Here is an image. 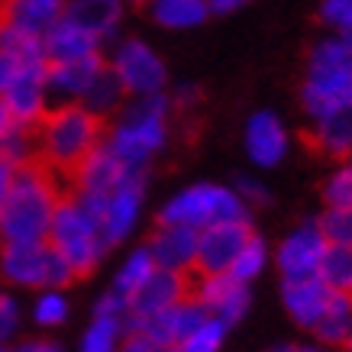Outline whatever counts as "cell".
Returning <instances> with one entry per match:
<instances>
[{
  "mask_svg": "<svg viewBox=\"0 0 352 352\" xmlns=\"http://www.w3.org/2000/svg\"><path fill=\"white\" fill-rule=\"evenodd\" d=\"M0 278L7 288L39 291V288H68L78 281L58 252L45 239L32 243H0Z\"/></svg>",
  "mask_w": 352,
  "mask_h": 352,
  "instance_id": "obj_7",
  "label": "cell"
},
{
  "mask_svg": "<svg viewBox=\"0 0 352 352\" xmlns=\"http://www.w3.org/2000/svg\"><path fill=\"white\" fill-rule=\"evenodd\" d=\"M0 352H68V349H65L62 342L39 336V340H13L7 346H0Z\"/></svg>",
  "mask_w": 352,
  "mask_h": 352,
  "instance_id": "obj_41",
  "label": "cell"
},
{
  "mask_svg": "<svg viewBox=\"0 0 352 352\" xmlns=\"http://www.w3.org/2000/svg\"><path fill=\"white\" fill-rule=\"evenodd\" d=\"M91 314H97V317H117V320L129 323V298L117 288L100 291L94 300V307H91Z\"/></svg>",
  "mask_w": 352,
  "mask_h": 352,
  "instance_id": "obj_40",
  "label": "cell"
},
{
  "mask_svg": "<svg viewBox=\"0 0 352 352\" xmlns=\"http://www.w3.org/2000/svg\"><path fill=\"white\" fill-rule=\"evenodd\" d=\"M23 317H26V310H23L20 298L10 288H0V346H7L20 336Z\"/></svg>",
  "mask_w": 352,
  "mask_h": 352,
  "instance_id": "obj_36",
  "label": "cell"
},
{
  "mask_svg": "<svg viewBox=\"0 0 352 352\" xmlns=\"http://www.w3.org/2000/svg\"><path fill=\"white\" fill-rule=\"evenodd\" d=\"M45 243L68 262V268L75 272V278H85V275H91V272H97L100 262L107 258V252L113 249L110 239L104 236V230H100V220H97L72 191L62 194L58 204H55V214H52V223H49V233H45Z\"/></svg>",
  "mask_w": 352,
  "mask_h": 352,
  "instance_id": "obj_5",
  "label": "cell"
},
{
  "mask_svg": "<svg viewBox=\"0 0 352 352\" xmlns=\"http://www.w3.org/2000/svg\"><path fill=\"white\" fill-rule=\"evenodd\" d=\"M62 197L58 175L39 162L13 171L7 197L0 204V243H32L45 239L55 204Z\"/></svg>",
  "mask_w": 352,
  "mask_h": 352,
  "instance_id": "obj_3",
  "label": "cell"
},
{
  "mask_svg": "<svg viewBox=\"0 0 352 352\" xmlns=\"http://www.w3.org/2000/svg\"><path fill=\"white\" fill-rule=\"evenodd\" d=\"M191 294V278L178 275V272H165V268H155L149 275L146 285H139L133 294H129V323L146 320L152 314L178 304L182 298Z\"/></svg>",
  "mask_w": 352,
  "mask_h": 352,
  "instance_id": "obj_17",
  "label": "cell"
},
{
  "mask_svg": "<svg viewBox=\"0 0 352 352\" xmlns=\"http://www.w3.org/2000/svg\"><path fill=\"white\" fill-rule=\"evenodd\" d=\"M233 191L239 194V201H243L249 210H258V207H268V204H272V191L265 188V182H258L252 175H239L233 182Z\"/></svg>",
  "mask_w": 352,
  "mask_h": 352,
  "instance_id": "obj_39",
  "label": "cell"
},
{
  "mask_svg": "<svg viewBox=\"0 0 352 352\" xmlns=\"http://www.w3.org/2000/svg\"><path fill=\"white\" fill-rule=\"evenodd\" d=\"M191 294L201 300L210 317L223 320L230 330H233L236 323H243L249 307H252V285L236 281L230 272H210V275L194 272Z\"/></svg>",
  "mask_w": 352,
  "mask_h": 352,
  "instance_id": "obj_10",
  "label": "cell"
},
{
  "mask_svg": "<svg viewBox=\"0 0 352 352\" xmlns=\"http://www.w3.org/2000/svg\"><path fill=\"white\" fill-rule=\"evenodd\" d=\"M142 214H146V171H129L123 182H117L107 191V201L97 220L110 245H123L139 230Z\"/></svg>",
  "mask_w": 352,
  "mask_h": 352,
  "instance_id": "obj_9",
  "label": "cell"
},
{
  "mask_svg": "<svg viewBox=\"0 0 352 352\" xmlns=\"http://www.w3.org/2000/svg\"><path fill=\"white\" fill-rule=\"evenodd\" d=\"M155 268H159V265H155V258H152L149 245H136V249H129L126 256H123V262L117 265L110 288L123 291V294L129 298L139 285H146V281H149V275L155 272Z\"/></svg>",
  "mask_w": 352,
  "mask_h": 352,
  "instance_id": "obj_30",
  "label": "cell"
},
{
  "mask_svg": "<svg viewBox=\"0 0 352 352\" xmlns=\"http://www.w3.org/2000/svg\"><path fill=\"white\" fill-rule=\"evenodd\" d=\"M13 171H16V165H10V162L0 155V204L7 197V188H10V182H13Z\"/></svg>",
  "mask_w": 352,
  "mask_h": 352,
  "instance_id": "obj_45",
  "label": "cell"
},
{
  "mask_svg": "<svg viewBox=\"0 0 352 352\" xmlns=\"http://www.w3.org/2000/svg\"><path fill=\"white\" fill-rule=\"evenodd\" d=\"M36 162L55 175H72L78 162L104 142V120L78 100H55L32 126Z\"/></svg>",
  "mask_w": 352,
  "mask_h": 352,
  "instance_id": "obj_2",
  "label": "cell"
},
{
  "mask_svg": "<svg viewBox=\"0 0 352 352\" xmlns=\"http://www.w3.org/2000/svg\"><path fill=\"white\" fill-rule=\"evenodd\" d=\"M265 352H285V349H265Z\"/></svg>",
  "mask_w": 352,
  "mask_h": 352,
  "instance_id": "obj_50",
  "label": "cell"
},
{
  "mask_svg": "<svg viewBox=\"0 0 352 352\" xmlns=\"http://www.w3.org/2000/svg\"><path fill=\"white\" fill-rule=\"evenodd\" d=\"M78 104H85L94 117L100 120H110L113 113H117L123 104H126V91H123V85L117 81V75L110 72L107 65L97 72V78L91 81V87L85 91V97L78 100Z\"/></svg>",
  "mask_w": 352,
  "mask_h": 352,
  "instance_id": "obj_27",
  "label": "cell"
},
{
  "mask_svg": "<svg viewBox=\"0 0 352 352\" xmlns=\"http://www.w3.org/2000/svg\"><path fill=\"white\" fill-rule=\"evenodd\" d=\"M120 352H162V346L152 340L149 333L129 327L126 336H123V342H120Z\"/></svg>",
  "mask_w": 352,
  "mask_h": 352,
  "instance_id": "obj_42",
  "label": "cell"
},
{
  "mask_svg": "<svg viewBox=\"0 0 352 352\" xmlns=\"http://www.w3.org/2000/svg\"><path fill=\"white\" fill-rule=\"evenodd\" d=\"M310 142H314V149L330 155V159H349L352 155V107L314 120L310 123Z\"/></svg>",
  "mask_w": 352,
  "mask_h": 352,
  "instance_id": "obj_23",
  "label": "cell"
},
{
  "mask_svg": "<svg viewBox=\"0 0 352 352\" xmlns=\"http://www.w3.org/2000/svg\"><path fill=\"white\" fill-rule=\"evenodd\" d=\"M146 7H149L152 23L171 32L197 30L210 16L207 0H146Z\"/></svg>",
  "mask_w": 352,
  "mask_h": 352,
  "instance_id": "obj_24",
  "label": "cell"
},
{
  "mask_svg": "<svg viewBox=\"0 0 352 352\" xmlns=\"http://www.w3.org/2000/svg\"><path fill=\"white\" fill-rule=\"evenodd\" d=\"M236 217H252V210L239 201L233 184L194 182L182 191H175L162 204L159 214H155V223H178L191 226V230H204V226L220 223V220H236Z\"/></svg>",
  "mask_w": 352,
  "mask_h": 352,
  "instance_id": "obj_6",
  "label": "cell"
},
{
  "mask_svg": "<svg viewBox=\"0 0 352 352\" xmlns=\"http://www.w3.org/2000/svg\"><path fill=\"white\" fill-rule=\"evenodd\" d=\"M149 252L155 258V265L165 272H178V275L191 278L197 272V230L178 223H155Z\"/></svg>",
  "mask_w": 352,
  "mask_h": 352,
  "instance_id": "obj_14",
  "label": "cell"
},
{
  "mask_svg": "<svg viewBox=\"0 0 352 352\" xmlns=\"http://www.w3.org/2000/svg\"><path fill=\"white\" fill-rule=\"evenodd\" d=\"M133 3V7H146V0H126V7Z\"/></svg>",
  "mask_w": 352,
  "mask_h": 352,
  "instance_id": "obj_48",
  "label": "cell"
},
{
  "mask_svg": "<svg viewBox=\"0 0 352 352\" xmlns=\"http://www.w3.org/2000/svg\"><path fill=\"white\" fill-rule=\"evenodd\" d=\"M13 126H16V123H13V117L7 113V107H3V100H0V139L7 136V133H10Z\"/></svg>",
  "mask_w": 352,
  "mask_h": 352,
  "instance_id": "obj_47",
  "label": "cell"
},
{
  "mask_svg": "<svg viewBox=\"0 0 352 352\" xmlns=\"http://www.w3.org/2000/svg\"><path fill=\"white\" fill-rule=\"evenodd\" d=\"M333 291L323 285L320 275L307 278H281V307L288 310V320L300 330H314L323 310L330 304Z\"/></svg>",
  "mask_w": 352,
  "mask_h": 352,
  "instance_id": "obj_15",
  "label": "cell"
},
{
  "mask_svg": "<svg viewBox=\"0 0 352 352\" xmlns=\"http://www.w3.org/2000/svg\"><path fill=\"white\" fill-rule=\"evenodd\" d=\"M168 100H171V110H184V107H194V104L201 100V94H197V87L194 85H182V87L171 91Z\"/></svg>",
  "mask_w": 352,
  "mask_h": 352,
  "instance_id": "obj_43",
  "label": "cell"
},
{
  "mask_svg": "<svg viewBox=\"0 0 352 352\" xmlns=\"http://www.w3.org/2000/svg\"><path fill=\"white\" fill-rule=\"evenodd\" d=\"M171 100L168 91L146 97H126V104L110 117L104 146L129 171H149V165L168 149L171 139Z\"/></svg>",
  "mask_w": 352,
  "mask_h": 352,
  "instance_id": "obj_1",
  "label": "cell"
},
{
  "mask_svg": "<svg viewBox=\"0 0 352 352\" xmlns=\"http://www.w3.org/2000/svg\"><path fill=\"white\" fill-rule=\"evenodd\" d=\"M226 336H230V327H226L223 320H217V317L207 314V317L184 336V342L178 346V349L182 352H223Z\"/></svg>",
  "mask_w": 352,
  "mask_h": 352,
  "instance_id": "obj_32",
  "label": "cell"
},
{
  "mask_svg": "<svg viewBox=\"0 0 352 352\" xmlns=\"http://www.w3.org/2000/svg\"><path fill=\"white\" fill-rule=\"evenodd\" d=\"M104 65H107L104 52L87 55V58H72V62H49V68H45L49 97L52 100H81Z\"/></svg>",
  "mask_w": 352,
  "mask_h": 352,
  "instance_id": "obj_20",
  "label": "cell"
},
{
  "mask_svg": "<svg viewBox=\"0 0 352 352\" xmlns=\"http://www.w3.org/2000/svg\"><path fill=\"white\" fill-rule=\"evenodd\" d=\"M346 39H349V43H352V32H349V36H346Z\"/></svg>",
  "mask_w": 352,
  "mask_h": 352,
  "instance_id": "obj_52",
  "label": "cell"
},
{
  "mask_svg": "<svg viewBox=\"0 0 352 352\" xmlns=\"http://www.w3.org/2000/svg\"><path fill=\"white\" fill-rule=\"evenodd\" d=\"M123 13H126V0H68L65 7V16L91 30L104 45L117 39Z\"/></svg>",
  "mask_w": 352,
  "mask_h": 352,
  "instance_id": "obj_21",
  "label": "cell"
},
{
  "mask_svg": "<svg viewBox=\"0 0 352 352\" xmlns=\"http://www.w3.org/2000/svg\"><path fill=\"white\" fill-rule=\"evenodd\" d=\"M327 236L320 233L317 220L298 223L294 230L278 239V245H272V265L281 278H307L317 275V268L323 262L327 252Z\"/></svg>",
  "mask_w": 352,
  "mask_h": 352,
  "instance_id": "obj_12",
  "label": "cell"
},
{
  "mask_svg": "<svg viewBox=\"0 0 352 352\" xmlns=\"http://www.w3.org/2000/svg\"><path fill=\"white\" fill-rule=\"evenodd\" d=\"M352 107V43L346 36H323L310 45L304 81H300V110L307 120L330 117Z\"/></svg>",
  "mask_w": 352,
  "mask_h": 352,
  "instance_id": "obj_4",
  "label": "cell"
},
{
  "mask_svg": "<svg viewBox=\"0 0 352 352\" xmlns=\"http://www.w3.org/2000/svg\"><path fill=\"white\" fill-rule=\"evenodd\" d=\"M72 298L65 288H39L32 291L30 300V320L36 330L43 333H55L62 330L65 323L72 320Z\"/></svg>",
  "mask_w": 352,
  "mask_h": 352,
  "instance_id": "obj_26",
  "label": "cell"
},
{
  "mask_svg": "<svg viewBox=\"0 0 352 352\" xmlns=\"http://www.w3.org/2000/svg\"><path fill=\"white\" fill-rule=\"evenodd\" d=\"M65 7L68 0H0V16L43 36L55 20L65 16Z\"/></svg>",
  "mask_w": 352,
  "mask_h": 352,
  "instance_id": "obj_22",
  "label": "cell"
},
{
  "mask_svg": "<svg viewBox=\"0 0 352 352\" xmlns=\"http://www.w3.org/2000/svg\"><path fill=\"white\" fill-rule=\"evenodd\" d=\"M285 352H333L330 346H323V342H294V346H288Z\"/></svg>",
  "mask_w": 352,
  "mask_h": 352,
  "instance_id": "obj_46",
  "label": "cell"
},
{
  "mask_svg": "<svg viewBox=\"0 0 352 352\" xmlns=\"http://www.w3.org/2000/svg\"><path fill=\"white\" fill-rule=\"evenodd\" d=\"M207 317V310H204V304L194 294H188V298H182L178 304H171V307L159 310V314H152V317H146V320H136L129 323V327H136V330L149 333L152 340L159 342L162 349H168V346H182L184 336L197 327V323Z\"/></svg>",
  "mask_w": 352,
  "mask_h": 352,
  "instance_id": "obj_16",
  "label": "cell"
},
{
  "mask_svg": "<svg viewBox=\"0 0 352 352\" xmlns=\"http://www.w3.org/2000/svg\"><path fill=\"white\" fill-rule=\"evenodd\" d=\"M0 155L10 162V165H30L36 162V139H32L30 126H13L7 136L0 139Z\"/></svg>",
  "mask_w": 352,
  "mask_h": 352,
  "instance_id": "obj_34",
  "label": "cell"
},
{
  "mask_svg": "<svg viewBox=\"0 0 352 352\" xmlns=\"http://www.w3.org/2000/svg\"><path fill=\"white\" fill-rule=\"evenodd\" d=\"M317 16L330 32L336 36H349L352 32V0H320Z\"/></svg>",
  "mask_w": 352,
  "mask_h": 352,
  "instance_id": "obj_37",
  "label": "cell"
},
{
  "mask_svg": "<svg viewBox=\"0 0 352 352\" xmlns=\"http://www.w3.org/2000/svg\"><path fill=\"white\" fill-rule=\"evenodd\" d=\"M45 65L49 62H30V58H20V55L0 49V94H3V91H7L20 75H26V72H39V68H45Z\"/></svg>",
  "mask_w": 352,
  "mask_h": 352,
  "instance_id": "obj_38",
  "label": "cell"
},
{
  "mask_svg": "<svg viewBox=\"0 0 352 352\" xmlns=\"http://www.w3.org/2000/svg\"><path fill=\"white\" fill-rule=\"evenodd\" d=\"M317 226H320V233L327 236L330 245H352V204L327 207L317 217Z\"/></svg>",
  "mask_w": 352,
  "mask_h": 352,
  "instance_id": "obj_33",
  "label": "cell"
},
{
  "mask_svg": "<svg viewBox=\"0 0 352 352\" xmlns=\"http://www.w3.org/2000/svg\"><path fill=\"white\" fill-rule=\"evenodd\" d=\"M126 330H129L126 320L91 314L87 327L81 330V336H78L75 352H120V342H123Z\"/></svg>",
  "mask_w": 352,
  "mask_h": 352,
  "instance_id": "obj_29",
  "label": "cell"
},
{
  "mask_svg": "<svg viewBox=\"0 0 352 352\" xmlns=\"http://www.w3.org/2000/svg\"><path fill=\"white\" fill-rule=\"evenodd\" d=\"M249 3V0H207V10L210 16H230V13H239Z\"/></svg>",
  "mask_w": 352,
  "mask_h": 352,
  "instance_id": "obj_44",
  "label": "cell"
},
{
  "mask_svg": "<svg viewBox=\"0 0 352 352\" xmlns=\"http://www.w3.org/2000/svg\"><path fill=\"white\" fill-rule=\"evenodd\" d=\"M317 275L336 294H352V245H327Z\"/></svg>",
  "mask_w": 352,
  "mask_h": 352,
  "instance_id": "obj_31",
  "label": "cell"
},
{
  "mask_svg": "<svg viewBox=\"0 0 352 352\" xmlns=\"http://www.w3.org/2000/svg\"><path fill=\"white\" fill-rule=\"evenodd\" d=\"M268 268H272V245H268L265 236L252 230V236H249L243 243V249L236 252L233 265H230V275H233L236 281H243V285H256Z\"/></svg>",
  "mask_w": 352,
  "mask_h": 352,
  "instance_id": "obj_28",
  "label": "cell"
},
{
  "mask_svg": "<svg viewBox=\"0 0 352 352\" xmlns=\"http://www.w3.org/2000/svg\"><path fill=\"white\" fill-rule=\"evenodd\" d=\"M252 217H236V220H220L197 230V272H230L236 252L252 236Z\"/></svg>",
  "mask_w": 352,
  "mask_h": 352,
  "instance_id": "obj_13",
  "label": "cell"
},
{
  "mask_svg": "<svg viewBox=\"0 0 352 352\" xmlns=\"http://www.w3.org/2000/svg\"><path fill=\"white\" fill-rule=\"evenodd\" d=\"M104 62L117 75L126 97H146L168 91V65H165V58L159 55L155 45H149L139 36L117 39Z\"/></svg>",
  "mask_w": 352,
  "mask_h": 352,
  "instance_id": "obj_8",
  "label": "cell"
},
{
  "mask_svg": "<svg viewBox=\"0 0 352 352\" xmlns=\"http://www.w3.org/2000/svg\"><path fill=\"white\" fill-rule=\"evenodd\" d=\"M346 349H349V352H352V340H349V346H346Z\"/></svg>",
  "mask_w": 352,
  "mask_h": 352,
  "instance_id": "obj_51",
  "label": "cell"
},
{
  "mask_svg": "<svg viewBox=\"0 0 352 352\" xmlns=\"http://www.w3.org/2000/svg\"><path fill=\"white\" fill-rule=\"evenodd\" d=\"M323 204L327 207L352 204V155L340 159V165L327 175V182H323Z\"/></svg>",
  "mask_w": 352,
  "mask_h": 352,
  "instance_id": "obj_35",
  "label": "cell"
},
{
  "mask_svg": "<svg viewBox=\"0 0 352 352\" xmlns=\"http://www.w3.org/2000/svg\"><path fill=\"white\" fill-rule=\"evenodd\" d=\"M310 336L330 349H346L352 340V294H336L333 291L330 304L323 310V317L317 320V327L310 330Z\"/></svg>",
  "mask_w": 352,
  "mask_h": 352,
  "instance_id": "obj_25",
  "label": "cell"
},
{
  "mask_svg": "<svg viewBox=\"0 0 352 352\" xmlns=\"http://www.w3.org/2000/svg\"><path fill=\"white\" fill-rule=\"evenodd\" d=\"M243 149L245 159L258 171H272L285 165L291 155V129L275 110H256L243 123Z\"/></svg>",
  "mask_w": 352,
  "mask_h": 352,
  "instance_id": "obj_11",
  "label": "cell"
},
{
  "mask_svg": "<svg viewBox=\"0 0 352 352\" xmlns=\"http://www.w3.org/2000/svg\"><path fill=\"white\" fill-rule=\"evenodd\" d=\"M43 52L45 62H72V58L100 55L104 43L91 30H85L81 23L72 20V16H62L43 32Z\"/></svg>",
  "mask_w": 352,
  "mask_h": 352,
  "instance_id": "obj_19",
  "label": "cell"
},
{
  "mask_svg": "<svg viewBox=\"0 0 352 352\" xmlns=\"http://www.w3.org/2000/svg\"><path fill=\"white\" fill-rule=\"evenodd\" d=\"M162 352H182V349H178V346H168V349H162Z\"/></svg>",
  "mask_w": 352,
  "mask_h": 352,
  "instance_id": "obj_49",
  "label": "cell"
},
{
  "mask_svg": "<svg viewBox=\"0 0 352 352\" xmlns=\"http://www.w3.org/2000/svg\"><path fill=\"white\" fill-rule=\"evenodd\" d=\"M45 68H49V65H45ZM45 68L20 75L3 94H0L3 107H7V113L13 117L16 126L32 129L39 120H43L45 110L52 107V97H49V87H45Z\"/></svg>",
  "mask_w": 352,
  "mask_h": 352,
  "instance_id": "obj_18",
  "label": "cell"
}]
</instances>
